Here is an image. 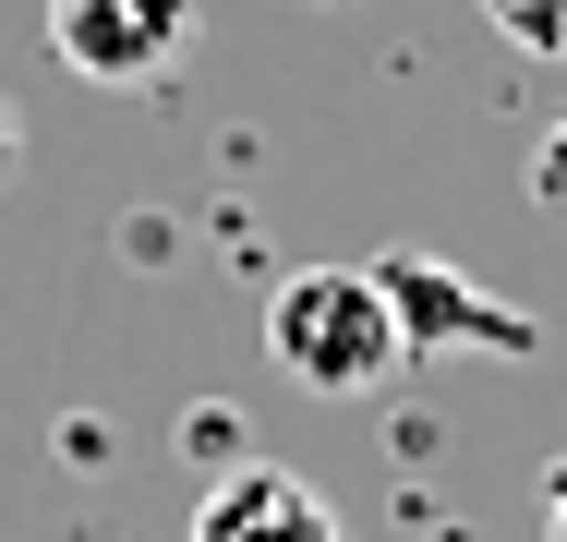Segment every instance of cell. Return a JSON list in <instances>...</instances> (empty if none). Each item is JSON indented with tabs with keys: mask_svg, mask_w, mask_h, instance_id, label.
<instances>
[{
	"mask_svg": "<svg viewBox=\"0 0 567 542\" xmlns=\"http://www.w3.org/2000/svg\"><path fill=\"white\" fill-rule=\"evenodd\" d=\"M483 12H495V24L519 37V49H544V61H556V37H567V0H483Z\"/></svg>",
	"mask_w": 567,
	"mask_h": 542,
	"instance_id": "obj_5",
	"label": "cell"
},
{
	"mask_svg": "<svg viewBox=\"0 0 567 542\" xmlns=\"http://www.w3.org/2000/svg\"><path fill=\"white\" fill-rule=\"evenodd\" d=\"M266 350H278V374L315 386V398H362V386H386V374L411 362L386 290H374V265H302V278H278V290H266Z\"/></svg>",
	"mask_w": 567,
	"mask_h": 542,
	"instance_id": "obj_1",
	"label": "cell"
},
{
	"mask_svg": "<svg viewBox=\"0 0 567 542\" xmlns=\"http://www.w3.org/2000/svg\"><path fill=\"white\" fill-rule=\"evenodd\" d=\"M374 290H386V314H399V350H495V362L544 350V325L519 314V302L471 290L435 253H374Z\"/></svg>",
	"mask_w": 567,
	"mask_h": 542,
	"instance_id": "obj_3",
	"label": "cell"
},
{
	"mask_svg": "<svg viewBox=\"0 0 567 542\" xmlns=\"http://www.w3.org/2000/svg\"><path fill=\"white\" fill-rule=\"evenodd\" d=\"M532 194H544V206H567V121L544 133V157H532Z\"/></svg>",
	"mask_w": 567,
	"mask_h": 542,
	"instance_id": "obj_6",
	"label": "cell"
},
{
	"mask_svg": "<svg viewBox=\"0 0 567 542\" xmlns=\"http://www.w3.org/2000/svg\"><path fill=\"white\" fill-rule=\"evenodd\" d=\"M182 542H350V519L302 482V470H278V458H241L206 482V507H194V531Z\"/></svg>",
	"mask_w": 567,
	"mask_h": 542,
	"instance_id": "obj_4",
	"label": "cell"
},
{
	"mask_svg": "<svg viewBox=\"0 0 567 542\" xmlns=\"http://www.w3.org/2000/svg\"><path fill=\"white\" fill-rule=\"evenodd\" d=\"M73 85H169L194 61V0H37Z\"/></svg>",
	"mask_w": 567,
	"mask_h": 542,
	"instance_id": "obj_2",
	"label": "cell"
},
{
	"mask_svg": "<svg viewBox=\"0 0 567 542\" xmlns=\"http://www.w3.org/2000/svg\"><path fill=\"white\" fill-rule=\"evenodd\" d=\"M556 61H567V37H556Z\"/></svg>",
	"mask_w": 567,
	"mask_h": 542,
	"instance_id": "obj_10",
	"label": "cell"
},
{
	"mask_svg": "<svg viewBox=\"0 0 567 542\" xmlns=\"http://www.w3.org/2000/svg\"><path fill=\"white\" fill-rule=\"evenodd\" d=\"M544 542H567V470L544 482Z\"/></svg>",
	"mask_w": 567,
	"mask_h": 542,
	"instance_id": "obj_8",
	"label": "cell"
},
{
	"mask_svg": "<svg viewBox=\"0 0 567 542\" xmlns=\"http://www.w3.org/2000/svg\"><path fill=\"white\" fill-rule=\"evenodd\" d=\"M12 145H24V133H12V108H0V169H12Z\"/></svg>",
	"mask_w": 567,
	"mask_h": 542,
	"instance_id": "obj_9",
	"label": "cell"
},
{
	"mask_svg": "<svg viewBox=\"0 0 567 542\" xmlns=\"http://www.w3.org/2000/svg\"><path fill=\"white\" fill-rule=\"evenodd\" d=\"M229 434H241L229 410H194V423H182V446H194V458H229ZM229 470H241V458H229Z\"/></svg>",
	"mask_w": 567,
	"mask_h": 542,
	"instance_id": "obj_7",
	"label": "cell"
}]
</instances>
